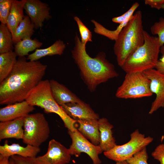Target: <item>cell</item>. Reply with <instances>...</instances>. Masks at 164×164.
Returning a JSON list of instances; mask_svg holds the SVG:
<instances>
[{
    "mask_svg": "<svg viewBox=\"0 0 164 164\" xmlns=\"http://www.w3.org/2000/svg\"><path fill=\"white\" fill-rule=\"evenodd\" d=\"M47 67L39 61L18 57L11 73L0 83V104L25 101L29 93L42 80Z\"/></svg>",
    "mask_w": 164,
    "mask_h": 164,
    "instance_id": "obj_1",
    "label": "cell"
},
{
    "mask_svg": "<svg viewBox=\"0 0 164 164\" xmlns=\"http://www.w3.org/2000/svg\"><path fill=\"white\" fill-rule=\"evenodd\" d=\"M72 55L89 89L94 91L99 84L117 77L118 73L113 65L106 58L104 53L92 58L87 53L77 34Z\"/></svg>",
    "mask_w": 164,
    "mask_h": 164,
    "instance_id": "obj_2",
    "label": "cell"
},
{
    "mask_svg": "<svg viewBox=\"0 0 164 164\" xmlns=\"http://www.w3.org/2000/svg\"><path fill=\"white\" fill-rule=\"evenodd\" d=\"M142 12L133 14L119 33L114 51L118 65L121 67L127 59L144 42Z\"/></svg>",
    "mask_w": 164,
    "mask_h": 164,
    "instance_id": "obj_3",
    "label": "cell"
},
{
    "mask_svg": "<svg viewBox=\"0 0 164 164\" xmlns=\"http://www.w3.org/2000/svg\"><path fill=\"white\" fill-rule=\"evenodd\" d=\"M144 42L126 60L121 67L126 73L143 72L155 68L161 46L158 37L144 30Z\"/></svg>",
    "mask_w": 164,
    "mask_h": 164,
    "instance_id": "obj_4",
    "label": "cell"
},
{
    "mask_svg": "<svg viewBox=\"0 0 164 164\" xmlns=\"http://www.w3.org/2000/svg\"><path fill=\"white\" fill-rule=\"evenodd\" d=\"M30 105L43 109L47 113L58 115L68 130L75 131L77 121L69 116L54 99L52 94L49 80H42L28 94L26 100Z\"/></svg>",
    "mask_w": 164,
    "mask_h": 164,
    "instance_id": "obj_5",
    "label": "cell"
},
{
    "mask_svg": "<svg viewBox=\"0 0 164 164\" xmlns=\"http://www.w3.org/2000/svg\"><path fill=\"white\" fill-rule=\"evenodd\" d=\"M23 142L39 147L49 138L50 130L48 122L41 113L29 114L24 117Z\"/></svg>",
    "mask_w": 164,
    "mask_h": 164,
    "instance_id": "obj_6",
    "label": "cell"
},
{
    "mask_svg": "<svg viewBox=\"0 0 164 164\" xmlns=\"http://www.w3.org/2000/svg\"><path fill=\"white\" fill-rule=\"evenodd\" d=\"M150 81L143 72L127 73L116 91V97L122 99H136L151 96Z\"/></svg>",
    "mask_w": 164,
    "mask_h": 164,
    "instance_id": "obj_7",
    "label": "cell"
},
{
    "mask_svg": "<svg viewBox=\"0 0 164 164\" xmlns=\"http://www.w3.org/2000/svg\"><path fill=\"white\" fill-rule=\"evenodd\" d=\"M153 140L152 137H145L137 129L131 134L128 142L122 145H116L110 150L104 152V154L106 157L116 162L127 161Z\"/></svg>",
    "mask_w": 164,
    "mask_h": 164,
    "instance_id": "obj_8",
    "label": "cell"
},
{
    "mask_svg": "<svg viewBox=\"0 0 164 164\" xmlns=\"http://www.w3.org/2000/svg\"><path fill=\"white\" fill-rule=\"evenodd\" d=\"M72 139V144L69 149L71 155L78 157L81 153L87 154L93 164H100L101 161L99 155L103 152L99 145H95L90 142L77 129L75 131L68 130Z\"/></svg>",
    "mask_w": 164,
    "mask_h": 164,
    "instance_id": "obj_9",
    "label": "cell"
},
{
    "mask_svg": "<svg viewBox=\"0 0 164 164\" xmlns=\"http://www.w3.org/2000/svg\"><path fill=\"white\" fill-rule=\"evenodd\" d=\"M71 155L69 149L52 139L49 142L46 153L36 158L41 164H67L70 161Z\"/></svg>",
    "mask_w": 164,
    "mask_h": 164,
    "instance_id": "obj_10",
    "label": "cell"
},
{
    "mask_svg": "<svg viewBox=\"0 0 164 164\" xmlns=\"http://www.w3.org/2000/svg\"><path fill=\"white\" fill-rule=\"evenodd\" d=\"M143 72L150 80L151 92L156 95L149 113L152 114L159 108H164V74L154 68Z\"/></svg>",
    "mask_w": 164,
    "mask_h": 164,
    "instance_id": "obj_11",
    "label": "cell"
},
{
    "mask_svg": "<svg viewBox=\"0 0 164 164\" xmlns=\"http://www.w3.org/2000/svg\"><path fill=\"white\" fill-rule=\"evenodd\" d=\"M24 9L35 29L42 28L44 22L51 18L49 5L40 0H26Z\"/></svg>",
    "mask_w": 164,
    "mask_h": 164,
    "instance_id": "obj_12",
    "label": "cell"
},
{
    "mask_svg": "<svg viewBox=\"0 0 164 164\" xmlns=\"http://www.w3.org/2000/svg\"><path fill=\"white\" fill-rule=\"evenodd\" d=\"M34 107L26 100L7 105L0 109V121L3 122L25 117L35 109Z\"/></svg>",
    "mask_w": 164,
    "mask_h": 164,
    "instance_id": "obj_13",
    "label": "cell"
},
{
    "mask_svg": "<svg viewBox=\"0 0 164 164\" xmlns=\"http://www.w3.org/2000/svg\"><path fill=\"white\" fill-rule=\"evenodd\" d=\"M61 106L69 116L76 121L99 119L98 114L94 111L89 104L83 101L69 103Z\"/></svg>",
    "mask_w": 164,
    "mask_h": 164,
    "instance_id": "obj_14",
    "label": "cell"
},
{
    "mask_svg": "<svg viewBox=\"0 0 164 164\" xmlns=\"http://www.w3.org/2000/svg\"><path fill=\"white\" fill-rule=\"evenodd\" d=\"M24 117L1 122L0 140L6 138L22 139L24 134Z\"/></svg>",
    "mask_w": 164,
    "mask_h": 164,
    "instance_id": "obj_15",
    "label": "cell"
},
{
    "mask_svg": "<svg viewBox=\"0 0 164 164\" xmlns=\"http://www.w3.org/2000/svg\"><path fill=\"white\" fill-rule=\"evenodd\" d=\"M40 151L39 147L29 145L26 147L22 146L18 143L9 145L7 140L3 145L0 146V155L9 157L13 155L24 157H35Z\"/></svg>",
    "mask_w": 164,
    "mask_h": 164,
    "instance_id": "obj_16",
    "label": "cell"
},
{
    "mask_svg": "<svg viewBox=\"0 0 164 164\" xmlns=\"http://www.w3.org/2000/svg\"><path fill=\"white\" fill-rule=\"evenodd\" d=\"M49 81L52 95L60 106L69 103L83 101L63 84L53 79Z\"/></svg>",
    "mask_w": 164,
    "mask_h": 164,
    "instance_id": "obj_17",
    "label": "cell"
},
{
    "mask_svg": "<svg viewBox=\"0 0 164 164\" xmlns=\"http://www.w3.org/2000/svg\"><path fill=\"white\" fill-rule=\"evenodd\" d=\"M98 126L100 136L99 145L103 151H108L117 145L112 130L113 126L104 118L98 119Z\"/></svg>",
    "mask_w": 164,
    "mask_h": 164,
    "instance_id": "obj_18",
    "label": "cell"
},
{
    "mask_svg": "<svg viewBox=\"0 0 164 164\" xmlns=\"http://www.w3.org/2000/svg\"><path fill=\"white\" fill-rule=\"evenodd\" d=\"M79 125L78 130L92 143L99 145L100 141L98 120L84 119L77 121Z\"/></svg>",
    "mask_w": 164,
    "mask_h": 164,
    "instance_id": "obj_19",
    "label": "cell"
},
{
    "mask_svg": "<svg viewBox=\"0 0 164 164\" xmlns=\"http://www.w3.org/2000/svg\"><path fill=\"white\" fill-rule=\"evenodd\" d=\"M26 0H13L6 25L12 36L15 29L24 18V7Z\"/></svg>",
    "mask_w": 164,
    "mask_h": 164,
    "instance_id": "obj_20",
    "label": "cell"
},
{
    "mask_svg": "<svg viewBox=\"0 0 164 164\" xmlns=\"http://www.w3.org/2000/svg\"><path fill=\"white\" fill-rule=\"evenodd\" d=\"M65 48L66 44L62 40H57L47 48L36 49L34 52L28 56L27 59L30 61H36L47 56L61 55L63 53Z\"/></svg>",
    "mask_w": 164,
    "mask_h": 164,
    "instance_id": "obj_21",
    "label": "cell"
},
{
    "mask_svg": "<svg viewBox=\"0 0 164 164\" xmlns=\"http://www.w3.org/2000/svg\"><path fill=\"white\" fill-rule=\"evenodd\" d=\"M17 56L13 51L0 54V83L12 71L17 61Z\"/></svg>",
    "mask_w": 164,
    "mask_h": 164,
    "instance_id": "obj_22",
    "label": "cell"
},
{
    "mask_svg": "<svg viewBox=\"0 0 164 164\" xmlns=\"http://www.w3.org/2000/svg\"><path fill=\"white\" fill-rule=\"evenodd\" d=\"M34 25L27 15L24 18L16 28L13 35V43L16 44L23 39L31 38L34 32Z\"/></svg>",
    "mask_w": 164,
    "mask_h": 164,
    "instance_id": "obj_23",
    "label": "cell"
},
{
    "mask_svg": "<svg viewBox=\"0 0 164 164\" xmlns=\"http://www.w3.org/2000/svg\"><path fill=\"white\" fill-rule=\"evenodd\" d=\"M43 44L42 42L36 39L25 38L15 44L14 52L17 56L24 57L28 56L30 52L40 48Z\"/></svg>",
    "mask_w": 164,
    "mask_h": 164,
    "instance_id": "obj_24",
    "label": "cell"
},
{
    "mask_svg": "<svg viewBox=\"0 0 164 164\" xmlns=\"http://www.w3.org/2000/svg\"><path fill=\"white\" fill-rule=\"evenodd\" d=\"M13 36L6 24L0 25V54L13 51Z\"/></svg>",
    "mask_w": 164,
    "mask_h": 164,
    "instance_id": "obj_25",
    "label": "cell"
},
{
    "mask_svg": "<svg viewBox=\"0 0 164 164\" xmlns=\"http://www.w3.org/2000/svg\"><path fill=\"white\" fill-rule=\"evenodd\" d=\"M91 21L94 25V31L96 33L105 36L115 41L117 39L119 33L125 26L124 23H122L120 24L115 30H110L94 20H91Z\"/></svg>",
    "mask_w": 164,
    "mask_h": 164,
    "instance_id": "obj_26",
    "label": "cell"
},
{
    "mask_svg": "<svg viewBox=\"0 0 164 164\" xmlns=\"http://www.w3.org/2000/svg\"><path fill=\"white\" fill-rule=\"evenodd\" d=\"M74 19L78 26L81 38V43L84 46H86L88 42L92 41V33L78 17L75 16Z\"/></svg>",
    "mask_w": 164,
    "mask_h": 164,
    "instance_id": "obj_27",
    "label": "cell"
},
{
    "mask_svg": "<svg viewBox=\"0 0 164 164\" xmlns=\"http://www.w3.org/2000/svg\"><path fill=\"white\" fill-rule=\"evenodd\" d=\"M152 34L158 36L161 47L164 45V18H160L158 22H155L151 27Z\"/></svg>",
    "mask_w": 164,
    "mask_h": 164,
    "instance_id": "obj_28",
    "label": "cell"
},
{
    "mask_svg": "<svg viewBox=\"0 0 164 164\" xmlns=\"http://www.w3.org/2000/svg\"><path fill=\"white\" fill-rule=\"evenodd\" d=\"M148 159L146 147H145L126 161L128 164H149Z\"/></svg>",
    "mask_w": 164,
    "mask_h": 164,
    "instance_id": "obj_29",
    "label": "cell"
},
{
    "mask_svg": "<svg viewBox=\"0 0 164 164\" xmlns=\"http://www.w3.org/2000/svg\"><path fill=\"white\" fill-rule=\"evenodd\" d=\"M13 0H0V21L6 24L10 12Z\"/></svg>",
    "mask_w": 164,
    "mask_h": 164,
    "instance_id": "obj_30",
    "label": "cell"
},
{
    "mask_svg": "<svg viewBox=\"0 0 164 164\" xmlns=\"http://www.w3.org/2000/svg\"><path fill=\"white\" fill-rule=\"evenodd\" d=\"M139 5L138 2H135L128 10L123 14L120 16L113 18L112 19V21L120 24L129 19L133 15L134 12L139 7Z\"/></svg>",
    "mask_w": 164,
    "mask_h": 164,
    "instance_id": "obj_31",
    "label": "cell"
},
{
    "mask_svg": "<svg viewBox=\"0 0 164 164\" xmlns=\"http://www.w3.org/2000/svg\"><path fill=\"white\" fill-rule=\"evenodd\" d=\"M15 164H41L35 157H24L18 155L11 157Z\"/></svg>",
    "mask_w": 164,
    "mask_h": 164,
    "instance_id": "obj_32",
    "label": "cell"
},
{
    "mask_svg": "<svg viewBox=\"0 0 164 164\" xmlns=\"http://www.w3.org/2000/svg\"><path fill=\"white\" fill-rule=\"evenodd\" d=\"M153 158L159 161L160 164H164V144L158 145L151 154Z\"/></svg>",
    "mask_w": 164,
    "mask_h": 164,
    "instance_id": "obj_33",
    "label": "cell"
},
{
    "mask_svg": "<svg viewBox=\"0 0 164 164\" xmlns=\"http://www.w3.org/2000/svg\"><path fill=\"white\" fill-rule=\"evenodd\" d=\"M145 3L152 8L160 10L164 4V0H145Z\"/></svg>",
    "mask_w": 164,
    "mask_h": 164,
    "instance_id": "obj_34",
    "label": "cell"
},
{
    "mask_svg": "<svg viewBox=\"0 0 164 164\" xmlns=\"http://www.w3.org/2000/svg\"><path fill=\"white\" fill-rule=\"evenodd\" d=\"M156 70L164 74V55L159 60L155 67Z\"/></svg>",
    "mask_w": 164,
    "mask_h": 164,
    "instance_id": "obj_35",
    "label": "cell"
},
{
    "mask_svg": "<svg viewBox=\"0 0 164 164\" xmlns=\"http://www.w3.org/2000/svg\"><path fill=\"white\" fill-rule=\"evenodd\" d=\"M0 164H10L9 157L0 155Z\"/></svg>",
    "mask_w": 164,
    "mask_h": 164,
    "instance_id": "obj_36",
    "label": "cell"
},
{
    "mask_svg": "<svg viewBox=\"0 0 164 164\" xmlns=\"http://www.w3.org/2000/svg\"><path fill=\"white\" fill-rule=\"evenodd\" d=\"M115 164H128L126 161H118Z\"/></svg>",
    "mask_w": 164,
    "mask_h": 164,
    "instance_id": "obj_37",
    "label": "cell"
},
{
    "mask_svg": "<svg viewBox=\"0 0 164 164\" xmlns=\"http://www.w3.org/2000/svg\"><path fill=\"white\" fill-rule=\"evenodd\" d=\"M160 52L162 54L164 55V45L161 47L160 49Z\"/></svg>",
    "mask_w": 164,
    "mask_h": 164,
    "instance_id": "obj_38",
    "label": "cell"
},
{
    "mask_svg": "<svg viewBox=\"0 0 164 164\" xmlns=\"http://www.w3.org/2000/svg\"><path fill=\"white\" fill-rule=\"evenodd\" d=\"M10 164H15L13 160L10 158Z\"/></svg>",
    "mask_w": 164,
    "mask_h": 164,
    "instance_id": "obj_39",
    "label": "cell"
},
{
    "mask_svg": "<svg viewBox=\"0 0 164 164\" xmlns=\"http://www.w3.org/2000/svg\"><path fill=\"white\" fill-rule=\"evenodd\" d=\"M162 9H164V4L162 5Z\"/></svg>",
    "mask_w": 164,
    "mask_h": 164,
    "instance_id": "obj_40",
    "label": "cell"
}]
</instances>
